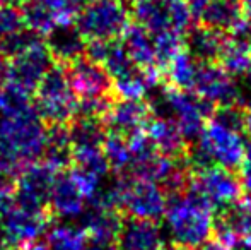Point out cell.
<instances>
[{"mask_svg": "<svg viewBox=\"0 0 251 250\" xmlns=\"http://www.w3.org/2000/svg\"><path fill=\"white\" fill-rule=\"evenodd\" d=\"M45 244L48 250H86L87 233L80 224L58 223L48 230Z\"/></svg>", "mask_w": 251, "mask_h": 250, "instance_id": "obj_27", "label": "cell"}, {"mask_svg": "<svg viewBox=\"0 0 251 250\" xmlns=\"http://www.w3.org/2000/svg\"><path fill=\"white\" fill-rule=\"evenodd\" d=\"M65 67L70 86H72L77 100L111 96L113 94V81L104 67L100 63L82 57Z\"/></svg>", "mask_w": 251, "mask_h": 250, "instance_id": "obj_13", "label": "cell"}, {"mask_svg": "<svg viewBox=\"0 0 251 250\" xmlns=\"http://www.w3.org/2000/svg\"><path fill=\"white\" fill-rule=\"evenodd\" d=\"M19 9L21 14H23L24 26L40 33L41 36H47L53 28L62 21L58 14L41 0H26Z\"/></svg>", "mask_w": 251, "mask_h": 250, "instance_id": "obj_28", "label": "cell"}, {"mask_svg": "<svg viewBox=\"0 0 251 250\" xmlns=\"http://www.w3.org/2000/svg\"><path fill=\"white\" fill-rule=\"evenodd\" d=\"M125 52L132 62L140 69H152L157 67V60H155V50H154V40L149 31H146L142 26L137 23H130L128 28L123 31L122 41ZM159 69V67H157Z\"/></svg>", "mask_w": 251, "mask_h": 250, "instance_id": "obj_22", "label": "cell"}, {"mask_svg": "<svg viewBox=\"0 0 251 250\" xmlns=\"http://www.w3.org/2000/svg\"><path fill=\"white\" fill-rule=\"evenodd\" d=\"M48 228V214L31 213L16 202L0 211V244L12 250H23L41 240Z\"/></svg>", "mask_w": 251, "mask_h": 250, "instance_id": "obj_8", "label": "cell"}, {"mask_svg": "<svg viewBox=\"0 0 251 250\" xmlns=\"http://www.w3.org/2000/svg\"><path fill=\"white\" fill-rule=\"evenodd\" d=\"M26 0H0V3L3 5H14V7H21Z\"/></svg>", "mask_w": 251, "mask_h": 250, "instance_id": "obj_45", "label": "cell"}, {"mask_svg": "<svg viewBox=\"0 0 251 250\" xmlns=\"http://www.w3.org/2000/svg\"><path fill=\"white\" fill-rule=\"evenodd\" d=\"M102 153L109 165V170H113L116 175H128V170L132 167V153L125 136L115 132L106 134Z\"/></svg>", "mask_w": 251, "mask_h": 250, "instance_id": "obj_30", "label": "cell"}, {"mask_svg": "<svg viewBox=\"0 0 251 250\" xmlns=\"http://www.w3.org/2000/svg\"><path fill=\"white\" fill-rule=\"evenodd\" d=\"M239 245H241L245 250H251V231L248 235H245V237L241 238V242H239Z\"/></svg>", "mask_w": 251, "mask_h": 250, "instance_id": "obj_44", "label": "cell"}, {"mask_svg": "<svg viewBox=\"0 0 251 250\" xmlns=\"http://www.w3.org/2000/svg\"><path fill=\"white\" fill-rule=\"evenodd\" d=\"M193 93L207 103L217 107H238L245 108V94L231 74H227L215 62H200L197 72Z\"/></svg>", "mask_w": 251, "mask_h": 250, "instance_id": "obj_10", "label": "cell"}, {"mask_svg": "<svg viewBox=\"0 0 251 250\" xmlns=\"http://www.w3.org/2000/svg\"><path fill=\"white\" fill-rule=\"evenodd\" d=\"M122 216L118 211L101 209V207L89 206L80 214V226L89 238H101V240L116 242L118 231L122 228Z\"/></svg>", "mask_w": 251, "mask_h": 250, "instance_id": "obj_24", "label": "cell"}, {"mask_svg": "<svg viewBox=\"0 0 251 250\" xmlns=\"http://www.w3.org/2000/svg\"><path fill=\"white\" fill-rule=\"evenodd\" d=\"M197 250H234V249L227 247V245H224L219 240H208V242H205L203 245H200Z\"/></svg>", "mask_w": 251, "mask_h": 250, "instance_id": "obj_41", "label": "cell"}, {"mask_svg": "<svg viewBox=\"0 0 251 250\" xmlns=\"http://www.w3.org/2000/svg\"><path fill=\"white\" fill-rule=\"evenodd\" d=\"M219 65L232 77L245 76L251 65V43L227 36V43L219 57Z\"/></svg>", "mask_w": 251, "mask_h": 250, "instance_id": "obj_29", "label": "cell"}, {"mask_svg": "<svg viewBox=\"0 0 251 250\" xmlns=\"http://www.w3.org/2000/svg\"><path fill=\"white\" fill-rule=\"evenodd\" d=\"M186 5H188L190 12H192L193 19L195 21H200V16L201 12H203V9L207 7L208 0H185Z\"/></svg>", "mask_w": 251, "mask_h": 250, "instance_id": "obj_37", "label": "cell"}, {"mask_svg": "<svg viewBox=\"0 0 251 250\" xmlns=\"http://www.w3.org/2000/svg\"><path fill=\"white\" fill-rule=\"evenodd\" d=\"M41 2H45L47 5H50L51 9L60 16V19L65 21V19H63V10H65V2H67V0H41Z\"/></svg>", "mask_w": 251, "mask_h": 250, "instance_id": "obj_40", "label": "cell"}, {"mask_svg": "<svg viewBox=\"0 0 251 250\" xmlns=\"http://www.w3.org/2000/svg\"><path fill=\"white\" fill-rule=\"evenodd\" d=\"M56 171L51 170L43 161L27 165L17 175L16 192H14V202L19 207L31 213H45L50 214L48 204L55 182Z\"/></svg>", "mask_w": 251, "mask_h": 250, "instance_id": "obj_9", "label": "cell"}, {"mask_svg": "<svg viewBox=\"0 0 251 250\" xmlns=\"http://www.w3.org/2000/svg\"><path fill=\"white\" fill-rule=\"evenodd\" d=\"M0 250H12V249H9V247H5L3 244H0Z\"/></svg>", "mask_w": 251, "mask_h": 250, "instance_id": "obj_48", "label": "cell"}, {"mask_svg": "<svg viewBox=\"0 0 251 250\" xmlns=\"http://www.w3.org/2000/svg\"><path fill=\"white\" fill-rule=\"evenodd\" d=\"M168 206V194L155 182L126 178L122 207L128 218L146 221H157L164 216Z\"/></svg>", "mask_w": 251, "mask_h": 250, "instance_id": "obj_11", "label": "cell"}, {"mask_svg": "<svg viewBox=\"0 0 251 250\" xmlns=\"http://www.w3.org/2000/svg\"><path fill=\"white\" fill-rule=\"evenodd\" d=\"M152 117L151 105L146 101L137 100H116L113 101L111 108L102 118L106 130L120 134V136H130V134L140 130Z\"/></svg>", "mask_w": 251, "mask_h": 250, "instance_id": "obj_16", "label": "cell"}, {"mask_svg": "<svg viewBox=\"0 0 251 250\" xmlns=\"http://www.w3.org/2000/svg\"><path fill=\"white\" fill-rule=\"evenodd\" d=\"M9 81V58L0 52V87H3Z\"/></svg>", "mask_w": 251, "mask_h": 250, "instance_id": "obj_38", "label": "cell"}, {"mask_svg": "<svg viewBox=\"0 0 251 250\" xmlns=\"http://www.w3.org/2000/svg\"><path fill=\"white\" fill-rule=\"evenodd\" d=\"M116 247L120 250H162L164 235L154 221L128 218L122 221Z\"/></svg>", "mask_w": 251, "mask_h": 250, "instance_id": "obj_18", "label": "cell"}, {"mask_svg": "<svg viewBox=\"0 0 251 250\" xmlns=\"http://www.w3.org/2000/svg\"><path fill=\"white\" fill-rule=\"evenodd\" d=\"M245 117H243V130L248 134V137L251 139V100L245 105Z\"/></svg>", "mask_w": 251, "mask_h": 250, "instance_id": "obj_39", "label": "cell"}, {"mask_svg": "<svg viewBox=\"0 0 251 250\" xmlns=\"http://www.w3.org/2000/svg\"><path fill=\"white\" fill-rule=\"evenodd\" d=\"M239 182H241V187L248 195H251V144L246 146L245 156H243V161L239 165Z\"/></svg>", "mask_w": 251, "mask_h": 250, "instance_id": "obj_36", "label": "cell"}, {"mask_svg": "<svg viewBox=\"0 0 251 250\" xmlns=\"http://www.w3.org/2000/svg\"><path fill=\"white\" fill-rule=\"evenodd\" d=\"M41 161L55 171H65L72 168L74 149L69 125H48Z\"/></svg>", "mask_w": 251, "mask_h": 250, "instance_id": "obj_20", "label": "cell"}, {"mask_svg": "<svg viewBox=\"0 0 251 250\" xmlns=\"http://www.w3.org/2000/svg\"><path fill=\"white\" fill-rule=\"evenodd\" d=\"M50 50L47 45L40 43L36 47L29 48L24 54L17 55V57L9 60V81L7 83L14 84V86L21 87V89L27 91V93L34 94L38 84L45 77V74L55 65Z\"/></svg>", "mask_w": 251, "mask_h": 250, "instance_id": "obj_12", "label": "cell"}, {"mask_svg": "<svg viewBox=\"0 0 251 250\" xmlns=\"http://www.w3.org/2000/svg\"><path fill=\"white\" fill-rule=\"evenodd\" d=\"M48 125L31 108L14 115H0V171L19 175L27 165L41 160Z\"/></svg>", "mask_w": 251, "mask_h": 250, "instance_id": "obj_1", "label": "cell"}, {"mask_svg": "<svg viewBox=\"0 0 251 250\" xmlns=\"http://www.w3.org/2000/svg\"><path fill=\"white\" fill-rule=\"evenodd\" d=\"M154 40V50H155V60H157V67H166L179 52L185 50V34L178 33V31H162V33L152 34Z\"/></svg>", "mask_w": 251, "mask_h": 250, "instance_id": "obj_31", "label": "cell"}, {"mask_svg": "<svg viewBox=\"0 0 251 250\" xmlns=\"http://www.w3.org/2000/svg\"><path fill=\"white\" fill-rule=\"evenodd\" d=\"M120 2H125V0H120Z\"/></svg>", "mask_w": 251, "mask_h": 250, "instance_id": "obj_49", "label": "cell"}, {"mask_svg": "<svg viewBox=\"0 0 251 250\" xmlns=\"http://www.w3.org/2000/svg\"><path fill=\"white\" fill-rule=\"evenodd\" d=\"M162 218L166 233L176 247L197 250L210 240V235L214 233V207L190 189L169 195Z\"/></svg>", "mask_w": 251, "mask_h": 250, "instance_id": "obj_2", "label": "cell"}, {"mask_svg": "<svg viewBox=\"0 0 251 250\" xmlns=\"http://www.w3.org/2000/svg\"><path fill=\"white\" fill-rule=\"evenodd\" d=\"M200 62L195 57L188 54V50H183L173 58L166 69V79L169 81V86L178 87L183 91H193L197 79V72H199Z\"/></svg>", "mask_w": 251, "mask_h": 250, "instance_id": "obj_26", "label": "cell"}, {"mask_svg": "<svg viewBox=\"0 0 251 250\" xmlns=\"http://www.w3.org/2000/svg\"><path fill=\"white\" fill-rule=\"evenodd\" d=\"M24 28V19L19 7L0 3V40Z\"/></svg>", "mask_w": 251, "mask_h": 250, "instance_id": "obj_35", "label": "cell"}, {"mask_svg": "<svg viewBox=\"0 0 251 250\" xmlns=\"http://www.w3.org/2000/svg\"><path fill=\"white\" fill-rule=\"evenodd\" d=\"M34 93V108L47 125H69L75 117L77 96L70 86L65 65L55 63Z\"/></svg>", "mask_w": 251, "mask_h": 250, "instance_id": "obj_4", "label": "cell"}, {"mask_svg": "<svg viewBox=\"0 0 251 250\" xmlns=\"http://www.w3.org/2000/svg\"><path fill=\"white\" fill-rule=\"evenodd\" d=\"M190 190L203 197L214 209L224 211L241 199L243 187L238 175L221 167H207L192 170Z\"/></svg>", "mask_w": 251, "mask_h": 250, "instance_id": "obj_7", "label": "cell"}, {"mask_svg": "<svg viewBox=\"0 0 251 250\" xmlns=\"http://www.w3.org/2000/svg\"><path fill=\"white\" fill-rule=\"evenodd\" d=\"M45 45L50 50L53 60L62 65L86 57L87 40L77 29L74 21H60L45 36Z\"/></svg>", "mask_w": 251, "mask_h": 250, "instance_id": "obj_15", "label": "cell"}, {"mask_svg": "<svg viewBox=\"0 0 251 250\" xmlns=\"http://www.w3.org/2000/svg\"><path fill=\"white\" fill-rule=\"evenodd\" d=\"M241 5H243V16L251 24V0H241Z\"/></svg>", "mask_w": 251, "mask_h": 250, "instance_id": "obj_42", "label": "cell"}, {"mask_svg": "<svg viewBox=\"0 0 251 250\" xmlns=\"http://www.w3.org/2000/svg\"><path fill=\"white\" fill-rule=\"evenodd\" d=\"M23 250H48V247H47V244H45V242L38 240V242H34V244L27 245V247L23 249Z\"/></svg>", "mask_w": 251, "mask_h": 250, "instance_id": "obj_43", "label": "cell"}, {"mask_svg": "<svg viewBox=\"0 0 251 250\" xmlns=\"http://www.w3.org/2000/svg\"><path fill=\"white\" fill-rule=\"evenodd\" d=\"M115 96H101V98H80L77 100L75 117H87V118H104L106 113L111 108Z\"/></svg>", "mask_w": 251, "mask_h": 250, "instance_id": "obj_34", "label": "cell"}, {"mask_svg": "<svg viewBox=\"0 0 251 250\" xmlns=\"http://www.w3.org/2000/svg\"><path fill=\"white\" fill-rule=\"evenodd\" d=\"M69 134L72 140V149L100 147L104 142L106 127L101 118L74 117L69 124Z\"/></svg>", "mask_w": 251, "mask_h": 250, "instance_id": "obj_25", "label": "cell"}, {"mask_svg": "<svg viewBox=\"0 0 251 250\" xmlns=\"http://www.w3.org/2000/svg\"><path fill=\"white\" fill-rule=\"evenodd\" d=\"M246 151L241 130H236L221 122L208 118L201 129L195 146L188 147V160L192 170L207 167H221L226 170H238Z\"/></svg>", "mask_w": 251, "mask_h": 250, "instance_id": "obj_3", "label": "cell"}, {"mask_svg": "<svg viewBox=\"0 0 251 250\" xmlns=\"http://www.w3.org/2000/svg\"><path fill=\"white\" fill-rule=\"evenodd\" d=\"M200 21L203 26L229 34L245 21L241 0H208Z\"/></svg>", "mask_w": 251, "mask_h": 250, "instance_id": "obj_23", "label": "cell"}, {"mask_svg": "<svg viewBox=\"0 0 251 250\" xmlns=\"http://www.w3.org/2000/svg\"><path fill=\"white\" fill-rule=\"evenodd\" d=\"M43 41H45V36H41L40 33H36V31L24 26L23 29L16 31V33L9 34L7 38L0 40V52L10 60V58L27 52L29 48L43 43Z\"/></svg>", "mask_w": 251, "mask_h": 250, "instance_id": "obj_32", "label": "cell"}, {"mask_svg": "<svg viewBox=\"0 0 251 250\" xmlns=\"http://www.w3.org/2000/svg\"><path fill=\"white\" fill-rule=\"evenodd\" d=\"M146 134L154 149L162 156L181 160L188 154V146L178 125L166 115H154L146 124Z\"/></svg>", "mask_w": 251, "mask_h": 250, "instance_id": "obj_17", "label": "cell"}, {"mask_svg": "<svg viewBox=\"0 0 251 250\" xmlns=\"http://www.w3.org/2000/svg\"><path fill=\"white\" fill-rule=\"evenodd\" d=\"M101 65L104 67L106 72L109 74L111 81L132 72L137 67L135 63L132 62V58L128 57V54L125 52L123 45L118 43V41H109L108 50H106V55H104V58H102Z\"/></svg>", "mask_w": 251, "mask_h": 250, "instance_id": "obj_33", "label": "cell"}, {"mask_svg": "<svg viewBox=\"0 0 251 250\" xmlns=\"http://www.w3.org/2000/svg\"><path fill=\"white\" fill-rule=\"evenodd\" d=\"M214 110V105L207 103L195 93L173 86H166L162 89L155 105V115H166L171 118L178 125L186 142L199 139L201 129L212 117Z\"/></svg>", "mask_w": 251, "mask_h": 250, "instance_id": "obj_5", "label": "cell"}, {"mask_svg": "<svg viewBox=\"0 0 251 250\" xmlns=\"http://www.w3.org/2000/svg\"><path fill=\"white\" fill-rule=\"evenodd\" d=\"M86 207L87 197L80 189L79 182L72 175V171H56L50 204H48L50 214L60 218V220H74V218H80Z\"/></svg>", "mask_w": 251, "mask_h": 250, "instance_id": "obj_14", "label": "cell"}, {"mask_svg": "<svg viewBox=\"0 0 251 250\" xmlns=\"http://www.w3.org/2000/svg\"><path fill=\"white\" fill-rule=\"evenodd\" d=\"M173 9L175 0H133L132 14L139 26L157 34L173 29Z\"/></svg>", "mask_w": 251, "mask_h": 250, "instance_id": "obj_19", "label": "cell"}, {"mask_svg": "<svg viewBox=\"0 0 251 250\" xmlns=\"http://www.w3.org/2000/svg\"><path fill=\"white\" fill-rule=\"evenodd\" d=\"M185 43L188 54L199 62H214L221 57L222 50L227 43V34L200 24L186 33Z\"/></svg>", "mask_w": 251, "mask_h": 250, "instance_id": "obj_21", "label": "cell"}, {"mask_svg": "<svg viewBox=\"0 0 251 250\" xmlns=\"http://www.w3.org/2000/svg\"><path fill=\"white\" fill-rule=\"evenodd\" d=\"M162 250H186V249H181V247H176V245H173V247H164Z\"/></svg>", "mask_w": 251, "mask_h": 250, "instance_id": "obj_47", "label": "cell"}, {"mask_svg": "<svg viewBox=\"0 0 251 250\" xmlns=\"http://www.w3.org/2000/svg\"><path fill=\"white\" fill-rule=\"evenodd\" d=\"M245 76H246V81H248V84H250V86H251V65H250L248 72H246Z\"/></svg>", "mask_w": 251, "mask_h": 250, "instance_id": "obj_46", "label": "cell"}, {"mask_svg": "<svg viewBox=\"0 0 251 250\" xmlns=\"http://www.w3.org/2000/svg\"><path fill=\"white\" fill-rule=\"evenodd\" d=\"M87 41H115L130 24V12L120 0H91L74 19Z\"/></svg>", "mask_w": 251, "mask_h": 250, "instance_id": "obj_6", "label": "cell"}]
</instances>
